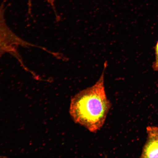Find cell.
<instances>
[{"instance_id": "6da1fadb", "label": "cell", "mask_w": 158, "mask_h": 158, "mask_svg": "<svg viewBox=\"0 0 158 158\" xmlns=\"http://www.w3.org/2000/svg\"><path fill=\"white\" fill-rule=\"evenodd\" d=\"M107 65L106 61L101 76L95 84L79 92L71 101L70 113L73 119L93 133L103 126L111 107L104 86Z\"/></svg>"}, {"instance_id": "7a4b0ae2", "label": "cell", "mask_w": 158, "mask_h": 158, "mask_svg": "<svg viewBox=\"0 0 158 158\" xmlns=\"http://www.w3.org/2000/svg\"><path fill=\"white\" fill-rule=\"evenodd\" d=\"M5 9L3 4L0 6V49L15 57L19 55L20 47H25L28 42L20 38L8 26L5 18Z\"/></svg>"}, {"instance_id": "3957f363", "label": "cell", "mask_w": 158, "mask_h": 158, "mask_svg": "<svg viewBox=\"0 0 158 158\" xmlns=\"http://www.w3.org/2000/svg\"><path fill=\"white\" fill-rule=\"evenodd\" d=\"M147 130V139L141 157L158 158V127L149 126Z\"/></svg>"}, {"instance_id": "277c9868", "label": "cell", "mask_w": 158, "mask_h": 158, "mask_svg": "<svg viewBox=\"0 0 158 158\" xmlns=\"http://www.w3.org/2000/svg\"><path fill=\"white\" fill-rule=\"evenodd\" d=\"M153 68L154 70L158 71V41L155 47V60Z\"/></svg>"}, {"instance_id": "5b68a950", "label": "cell", "mask_w": 158, "mask_h": 158, "mask_svg": "<svg viewBox=\"0 0 158 158\" xmlns=\"http://www.w3.org/2000/svg\"><path fill=\"white\" fill-rule=\"evenodd\" d=\"M47 1L50 4L51 6L54 8V6H55V0H47Z\"/></svg>"}, {"instance_id": "8992f818", "label": "cell", "mask_w": 158, "mask_h": 158, "mask_svg": "<svg viewBox=\"0 0 158 158\" xmlns=\"http://www.w3.org/2000/svg\"><path fill=\"white\" fill-rule=\"evenodd\" d=\"M28 4L29 6V11L30 12L31 7V0H28Z\"/></svg>"}, {"instance_id": "52a82bcc", "label": "cell", "mask_w": 158, "mask_h": 158, "mask_svg": "<svg viewBox=\"0 0 158 158\" xmlns=\"http://www.w3.org/2000/svg\"><path fill=\"white\" fill-rule=\"evenodd\" d=\"M6 54L5 52L3 50H1L0 49V57L2 56V55L4 54Z\"/></svg>"}]
</instances>
